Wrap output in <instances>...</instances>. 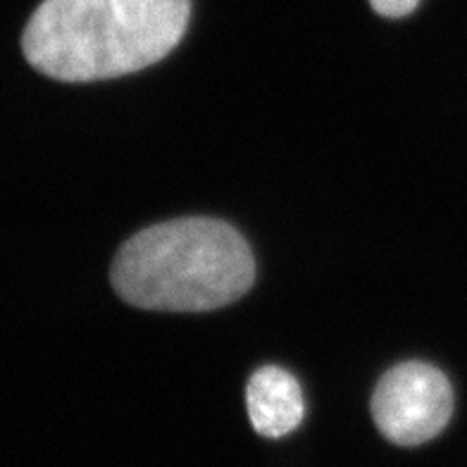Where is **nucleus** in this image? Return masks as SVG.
Here are the masks:
<instances>
[{
	"label": "nucleus",
	"mask_w": 467,
	"mask_h": 467,
	"mask_svg": "<svg viewBox=\"0 0 467 467\" xmlns=\"http://www.w3.org/2000/svg\"><path fill=\"white\" fill-rule=\"evenodd\" d=\"M191 0H44L22 36L34 69L57 81L139 72L174 50Z\"/></svg>",
	"instance_id": "1"
},
{
	"label": "nucleus",
	"mask_w": 467,
	"mask_h": 467,
	"mask_svg": "<svg viewBox=\"0 0 467 467\" xmlns=\"http://www.w3.org/2000/svg\"><path fill=\"white\" fill-rule=\"evenodd\" d=\"M255 260L239 232L210 217L162 222L131 236L112 263V286L130 306L205 313L239 301Z\"/></svg>",
	"instance_id": "2"
},
{
	"label": "nucleus",
	"mask_w": 467,
	"mask_h": 467,
	"mask_svg": "<svg viewBox=\"0 0 467 467\" xmlns=\"http://www.w3.org/2000/svg\"><path fill=\"white\" fill-rule=\"evenodd\" d=\"M453 412V391L434 365L400 363L381 377L372 396V418L389 441L420 446L441 434Z\"/></svg>",
	"instance_id": "3"
},
{
	"label": "nucleus",
	"mask_w": 467,
	"mask_h": 467,
	"mask_svg": "<svg viewBox=\"0 0 467 467\" xmlns=\"http://www.w3.org/2000/svg\"><path fill=\"white\" fill-rule=\"evenodd\" d=\"M248 418L263 437H284L301 424L306 415L301 384L282 368H260L246 389Z\"/></svg>",
	"instance_id": "4"
},
{
	"label": "nucleus",
	"mask_w": 467,
	"mask_h": 467,
	"mask_svg": "<svg viewBox=\"0 0 467 467\" xmlns=\"http://www.w3.org/2000/svg\"><path fill=\"white\" fill-rule=\"evenodd\" d=\"M369 5L375 7V13L381 17H406L415 7L420 5V0H369Z\"/></svg>",
	"instance_id": "5"
}]
</instances>
